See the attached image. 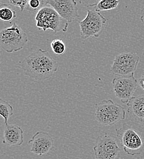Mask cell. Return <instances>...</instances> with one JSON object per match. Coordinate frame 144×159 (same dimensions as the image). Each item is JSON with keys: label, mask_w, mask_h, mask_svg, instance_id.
I'll list each match as a JSON object with an SVG mask.
<instances>
[{"label": "cell", "mask_w": 144, "mask_h": 159, "mask_svg": "<svg viewBox=\"0 0 144 159\" xmlns=\"http://www.w3.org/2000/svg\"><path fill=\"white\" fill-rule=\"evenodd\" d=\"M130 116L139 122L144 119V94L133 97L127 103Z\"/></svg>", "instance_id": "13"}, {"label": "cell", "mask_w": 144, "mask_h": 159, "mask_svg": "<svg viewBox=\"0 0 144 159\" xmlns=\"http://www.w3.org/2000/svg\"><path fill=\"white\" fill-rule=\"evenodd\" d=\"M24 142V132L16 124L6 125L3 134L2 143L10 146H20Z\"/></svg>", "instance_id": "12"}, {"label": "cell", "mask_w": 144, "mask_h": 159, "mask_svg": "<svg viewBox=\"0 0 144 159\" xmlns=\"http://www.w3.org/2000/svg\"><path fill=\"white\" fill-rule=\"evenodd\" d=\"M35 20L36 26L39 30H51L55 33L60 31L66 32L69 26V23L50 6L42 7L36 14Z\"/></svg>", "instance_id": "5"}, {"label": "cell", "mask_w": 144, "mask_h": 159, "mask_svg": "<svg viewBox=\"0 0 144 159\" xmlns=\"http://www.w3.org/2000/svg\"><path fill=\"white\" fill-rule=\"evenodd\" d=\"M28 144L31 145L30 152L42 156L48 154L54 147V139L46 132H37L29 140Z\"/></svg>", "instance_id": "11"}, {"label": "cell", "mask_w": 144, "mask_h": 159, "mask_svg": "<svg viewBox=\"0 0 144 159\" xmlns=\"http://www.w3.org/2000/svg\"><path fill=\"white\" fill-rule=\"evenodd\" d=\"M95 119L104 126H112L126 118L123 107L110 99L103 100L95 105Z\"/></svg>", "instance_id": "2"}, {"label": "cell", "mask_w": 144, "mask_h": 159, "mask_svg": "<svg viewBox=\"0 0 144 159\" xmlns=\"http://www.w3.org/2000/svg\"><path fill=\"white\" fill-rule=\"evenodd\" d=\"M59 64L47 50L38 49L21 62V67L29 78L44 81L52 77L58 69Z\"/></svg>", "instance_id": "1"}, {"label": "cell", "mask_w": 144, "mask_h": 159, "mask_svg": "<svg viewBox=\"0 0 144 159\" xmlns=\"http://www.w3.org/2000/svg\"><path fill=\"white\" fill-rule=\"evenodd\" d=\"M141 20L144 25V6L141 10Z\"/></svg>", "instance_id": "22"}, {"label": "cell", "mask_w": 144, "mask_h": 159, "mask_svg": "<svg viewBox=\"0 0 144 159\" xmlns=\"http://www.w3.org/2000/svg\"><path fill=\"white\" fill-rule=\"evenodd\" d=\"M29 0H9V4L13 6L19 7L23 12L26 9Z\"/></svg>", "instance_id": "19"}, {"label": "cell", "mask_w": 144, "mask_h": 159, "mask_svg": "<svg viewBox=\"0 0 144 159\" xmlns=\"http://www.w3.org/2000/svg\"><path fill=\"white\" fill-rule=\"evenodd\" d=\"M138 86L139 83L134 77V74L112 80V88L116 98L125 104L133 98Z\"/></svg>", "instance_id": "9"}, {"label": "cell", "mask_w": 144, "mask_h": 159, "mask_svg": "<svg viewBox=\"0 0 144 159\" xmlns=\"http://www.w3.org/2000/svg\"><path fill=\"white\" fill-rule=\"evenodd\" d=\"M107 19L98 11L87 10V15L83 20L79 22L81 36L82 39L91 37L99 38Z\"/></svg>", "instance_id": "6"}, {"label": "cell", "mask_w": 144, "mask_h": 159, "mask_svg": "<svg viewBox=\"0 0 144 159\" xmlns=\"http://www.w3.org/2000/svg\"><path fill=\"white\" fill-rule=\"evenodd\" d=\"M120 3L119 0H101L96 6V10L98 11H111L116 9Z\"/></svg>", "instance_id": "17"}, {"label": "cell", "mask_w": 144, "mask_h": 159, "mask_svg": "<svg viewBox=\"0 0 144 159\" xmlns=\"http://www.w3.org/2000/svg\"><path fill=\"white\" fill-rule=\"evenodd\" d=\"M101 0H79V3L87 7H95L98 5Z\"/></svg>", "instance_id": "20"}, {"label": "cell", "mask_w": 144, "mask_h": 159, "mask_svg": "<svg viewBox=\"0 0 144 159\" xmlns=\"http://www.w3.org/2000/svg\"><path fill=\"white\" fill-rule=\"evenodd\" d=\"M28 41L26 32L16 23L0 32V45L7 53H12L22 50Z\"/></svg>", "instance_id": "4"}, {"label": "cell", "mask_w": 144, "mask_h": 159, "mask_svg": "<svg viewBox=\"0 0 144 159\" xmlns=\"http://www.w3.org/2000/svg\"><path fill=\"white\" fill-rule=\"evenodd\" d=\"M50 46L52 49V51L56 55H62L63 54H64L66 52V45L62 40H53Z\"/></svg>", "instance_id": "18"}, {"label": "cell", "mask_w": 144, "mask_h": 159, "mask_svg": "<svg viewBox=\"0 0 144 159\" xmlns=\"http://www.w3.org/2000/svg\"><path fill=\"white\" fill-rule=\"evenodd\" d=\"M93 151L96 159H120L121 157L117 140L107 133L97 138Z\"/></svg>", "instance_id": "8"}, {"label": "cell", "mask_w": 144, "mask_h": 159, "mask_svg": "<svg viewBox=\"0 0 144 159\" xmlns=\"http://www.w3.org/2000/svg\"><path fill=\"white\" fill-rule=\"evenodd\" d=\"M140 58L136 53H122L115 56L110 72L118 77L131 75L136 70Z\"/></svg>", "instance_id": "7"}, {"label": "cell", "mask_w": 144, "mask_h": 159, "mask_svg": "<svg viewBox=\"0 0 144 159\" xmlns=\"http://www.w3.org/2000/svg\"><path fill=\"white\" fill-rule=\"evenodd\" d=\"M17 17L16 12L12 8V7L7 4H2L0 7V19L9 22L15 19Z\"/></svg>", "instance_id": "14"}, {"label": "cell", "mask_w": 144, "mask_h": 159, "mask_svg": "<svg viewBox=\"0 0 144 159\" xmlns=\"http://www.w3.org/2000/svg\"><path fill=\"white\" fill-rule=\"evenodd\" d=\"M48 5V0H29L26 10L32 14H36L42 7Z\"/></svg>", "instance_id": "16"}, {"label": "cell", "mask_w": 144, "mask_h": 159, "mask_svg": "<svg viewBox=\"0 0 144 159\" xmlns=\"http://www.w3.org/2000/svg\"><path fill=\"white\" fill-rule=\"evenodd\" d=\"M139 85L141 86V88L144 90V75L142 76L139 80H138Z\"/></svg>", "instance_id": "21"}, {"label": "cell", "mask_w": 144, "mask_h": 159, "mask_svg": "<svg viewBox=\"0 0 144 159\" xmlns=\"http://www.w3.org/2000/svg\"><path fill=\"white\" fill-rule=\"evenodd\" d=\"M116 136L124 151L129 156L140 155L144 149V141L141 134L136 129L124 123L119 129H116Z\"/></svg>", "instance_id": "3"}, {"label": "cell", "mask_w": 144, "mask_h": 159, "mask_svg": "<svg viewBox=\"0 0 144 159\" xmlns=\"http://www.w3.org/2000/svg\"><path fill=\"white\" fill-rule=\"evenodd\" d=\"M48 5L52 7L69 23L80 17L76 0H48Z\"/></svg>", "instance_id": "10"}, {"label": "cell", "mask_w": 144, "mask_h": 159, "mask_svg": "<svg viewBox=\"0 0 144 159\" xmlns=\"http://www.w3.org/2000/svg\"><path fill=\"white\" fill-rule=\"evenodd\" d=\"M14 108L7 101L0 99V115L4 119L5 125H8V120L14 115Z\"/></svg>", "instance_id": "15"}]
</instances>
